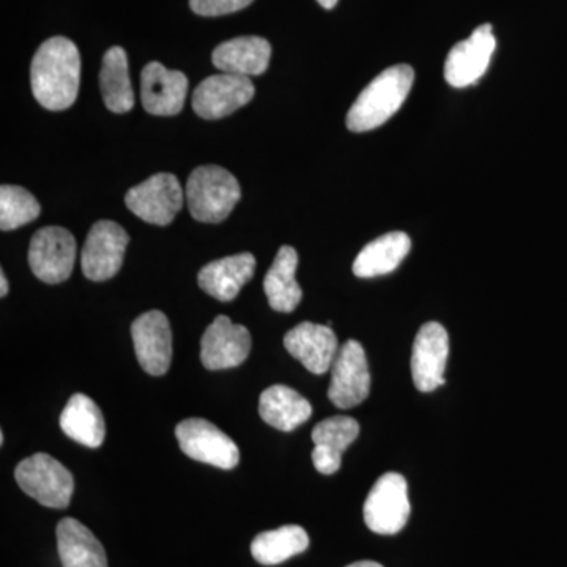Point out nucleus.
Segmentation results:
<instances>
[{
    "label": "nucleus",
    "mask_w": 567,
    "mask_h": 567,
    "mask_svg": "<svg viewBox=\"0 0 567 567\" xmlns=\"http://www.w3.org/2000/svg\"><path fill=\"white\" fill-rule=\"evenodd\" d=\"M81 82V55L65 37H52L35 52L31 65L33 96L50 111L69 110L76 102Z\"/></svg>",
    "instance_id": "1"
},
{
    "label": "nucleus",
    "mask_w": 567,
    "mask_h": 567,
    "mask_svg": "<svg viewBox=\"0 0 567 567\" xmlns=\"http://www.w3.org/2000/svg\"><path fill=\"white\" fill-rule=\"evenodd\" d=\"M415 82L410 65H394L382 71L358 96L347 114V128L365 133L379 128L401 110Z\"/></svg>",
    "instance_id": "2"
},
{
    "label": "nucleus",
    "mask_w": 567,
    "mask_h": 567,
    "mask_svg": "<svg viewBox=\"0 0 567 567\" xmlns=\"http://www.w3.org/2000/svg\"><path fill=\"white\" fill-rule=\"evenodd\" d=\"M185 196L194 219L221 223L240 200V183L224 167L200 166L189 175Z\"/></svg>",
    "instance_id": "3"
},
{
    "label": "nucleus",
    "mask_w": 567,
    "mask_h": 567,
    "mask_svg": "<svg viewBox=\"0 0 567 567\" xmlns=\"http://www.w3.org/2000/svg\"><path fill=\"white\" fill-rule=\"evenodd\" d=\"M14 480L22 492L52 509H65L73 496V475L50 454L37 453L24 458L14 470Z\"/></svg>",
    "instance_id": "4"
},
{
    "label": "nucleus",
    "mask_w": 567,
    "mask_h": 567,
    "mask_svg": "<svg viewBox=\"0 0 567 567\" xmlns=\"http://www.w3.org/2000/svg\"><path fill=\"white\" fill-rule=\"evenodd\" d=\"M412 505L406 480L399 473L380 476L363 507L365 525L377 535H398L409 522Z\"/></svg>",
    "instance_id": "5"
},
{
    "label": "nucleus",
    "mask_w": 567,
    "mask_h": 567,
    "mask_svg": "<svg viewBox=\"0 0 567 567\" xmlns=\"http://www.w3.org/2000/svg\"><path fill=\"white\" fill-rule=\"evenodd\" d=\"M183 454L223 470H233L240 462V450L229 435L203 417H189L175 427Z\"/></svg>",
    "instance_id": "6"
},
{
    "label": "nucleus",
    "mask_w": 567,
    "mask_h": 567,
    "mask_svg": "<svg viewBox=\"0 0 567 567\" xmlns=\"http://www.w3.org/2000/svg\"><path fill=\"white\" fill-rule=\"evenodd\" d=\"M371 393V372L363 346L350 339L339 349L331 365L328 398L338 409L349 410L363 404Z\"/></svg>",
    "instance_id": "7"
},
{
    "label": "nucleus",
    "mask_w": 567,
    "mask_h": 567,
    "mask_svg": "<svg viewBox=\"0 0 567 567\" xmlns=\"http://www.w3.org/2000/svg\"><path fill=\"white\" fill-rule=\"evenodd\" d=\"M125 204L142 221L167 226L182 210L183 188L174 174H155L133 186Z\"/></svg>",
    "instance_id": "8"
},
{
    "label": "nucleus",
    "mask_w": 567,
    "mask_h": 567,
    "mask_svg": "<svg viewBox=\"0 0 567 567\" xmlns=\"http://www.w3.org/2000/svg\"><path fill=\"white\" fill-rule=\"evenodd\" d=\"M76 260V240L63 227L51 226L33 235L29 246V265L40 281H66Z\"/></svg>",
    "instance_id": "9"
},
{
    "label": "nucleus",
    "mask_w": 567,
    "mask_h": 567,
    "mask_svg": "<svg viewBox=\"0 0 567 567\" xmlns=\"http://www.w3.org/2000/svg\"><path fill=\"white\" fill-rule=\"evenodd\" d=\"M128 244V234L117 223L93 224L81 254L85 278L96 282L114 278L122 268Z\"/></svg>",
    "instance_id": "10"
},
{
    "label": "nucleus",
    "mask_w": 567,
    "mask_h": 567,
    "mask_svg": "<svg viewBox=\"0 0 567 567\" xmlns=\"http://www.w3.org/2000/svg\"><path fill=\"white\" fill-rule=\"evenodd\" d=\"M450 357V336L442 323L429 322L417 331L412 352V379L421 393H432L445 385Z\"/></svg>",
    "instance_id": "11"
},
{
    "label": "nucleus",
    "mask_w": 567,
    "mask_h": 567,
    "mask_svg": "<svg viewBox=\"0 0 567 567\" xmlns=\"http://www.w3.org/2000/svg\"><path fill=\"white\" fill-rule=\"evenodd\" d=\"M251 352V334L244 324L218 316L200 339V361L208 371H223L244 364Z\"/></svg>",
    "instance_id": "12"
},
{
    "label": "nucleus",
    "mask_w": 567,
    "mask_h": 567,
    "mask_svg": "<svg viewBox=\"0 0 567 567\" xmlns=\"http://www.w3.org/2000/svg\"><path fill=\"white\" fill-rule=\"evenodd\" d=\"M496 39L491 24H483L447 54L445 80L456 89L476 84L491 65Z\"/></svg>",
    "instance_id": "13"
},
{
    "label": "nucleus",
    "mask_w": 567,
    "mask_h": 567,
    "mask_svg": "<svg viewBox=\"0 0 567 567\" xmlns=\"http://www.w3.org/2000/svg\"><path fill=\"white\" fill-rule=\"evenodd\" d=\"M254 84L249 78L221 73L207 78L193 93V110L207 121L227 117L251 102Z\"/></svg>",
    "instance_id": "14"
},
{
    "label": "nucleus",
    "mask_w": 567,
    "mask_h": 567,
    "mask_svg": "<svg viewBox=\"0 0 567 567\" xmlns=\"http://www.w3.org/2000/svg\"><path fill=\"white\" fill-rule=\"evenodd\" d=\"M137 361L147 374L162 377L173 363V331L162 311H148L132 324Z\"/></svg>",
    "instance_id": "15"
},
{
    "label": "nucleus",
    "mask_w": 567,
    "mask_h": 567,
    "mask_svg": "<svg viewBox=\"0 0 567 567\" xmlns=\"http://www.w3.org/2000/svg\"><path fill=\"white\" fill-rule=\"evenodd\" d=\"M287 352L297 358L309 372L327 374L339 352L338 338L328 324L303 322L284 336Z\"/></svg>",
    "instance_id": "16"
},
{
    "label": "nucleus",
    "mask_w": 567,
    "mask_h": 567,
    "mask_svg": "<svg viewBox=\"0 0 567 567\" xmlns=\"http://www.w3.org/2000/svg\"><path fill=\"white\" fill-rule=\"evenodd\" d=\"M188 80L177 70H167L159 62L145 65L141 74L142 106L153 115H177L185 104Z\"/></svg>",
    "instance_id": "17"
},
{
    "label": "nucleus",
    "mask_w": 567,
    "mask_h": 567,
    "mask_svg": "<svg viewBox=\"0 0 567 567\" xmlns=\"http://www.w3.org/2000/svg\"><path fill=\"white\" fill-rule=\"evenodd\" d=\"M360 435V424L353 417L336 415L327 417L312 429V462L322 475H334L342 464V454Z\"/></svg>",
    "instance_id": "18"
},
{
    "label": "nucleus",
    "mask_w": 567,
    "mask_h": 567,
    "mask_svg": "<svg viewBox=\"0 0 567 567\" xmlns=\"http://www.w3.org/2000/svg\"><path fill=\"white\" fill-rule=\"evenodd\" d=\"M256 271V257L249 252L235 254L205 265L197 275L200 289L223 303H229L251 281Z\"/></svg>",
    "instance_id": "19"
},
{
    "label": "nucleus",
    "mask_w": 567,
    "mask_h": 567,
    "mask_svg": "<svg viewBox=\"0 0 567 567\" xmlns=\"http://www.w3.org/2000/svg\"><path fill=\"white\" fill-rule=\"evenodd\" d=\"M271 44L262 37H238L213 51L212 61L221 73L257 76L270 65Z\"/></svg>",
    "instance_id": "20"
},
{
    "label": "nucleus",
    "mask_w": 567,
    "mask_h": 567,
    "mask_svg": "<svg viewBox=\"0 0 567 567\" xmlns=\"http://www.w3.org/2000/svg\"><path fill=\"white\" fill-rule=\"evenodd\" d=\"M55 536L63 567H110L102 543L76 518H62Z\"/></svg>",
    "instance_id": "21"
},
{
    "label": "nucleus",
    "mask_w": 567,
    "mask_h": 567,
    "mask_svg": "<svg viewBox=\"0 0 567 567\" xmlns=\"http://www.w3.org/2000/svg\"><path fill=\"white\" fill-rule=\"evenodd\" d=\"M297 268V251L292 246H282L276 254L275 262L264 279V290L268 298V305L275 311L289 315L300 305L303 290L295 278Z\"/></svg>",
    "instance_id": "22"
},
{
    "label": "nucleus",
    "mask_w": 567,
    "mask_h": 567,
    "mask_svg": "<svg viewBox=\"0 0 567 567\" xmlns=\"http://www.w3.org/2000/svg\"><path fill=\"white\" fill-rule=\"evenodd\" d=\"M259 415L271 427L292 432L311 417L312 405L292 388L274 385L260 394Z\"/></svg>",
    "instance_id": "23"
},
{
    "label": "nucleus",
    "mask_w": 567,
    "mask_h": 567,
    "mask_svg": "<svg viewBox=\"0 0 567 567\" xmlns=\"http://www.w3.org/2000/svg\"><path fill=\"white\" fill-rule=\"evenodd\" d=\"M410 249H412V240L405 233L382 235L365 245L358 254L353 262V274L364 279L393 274L402 260L409 256Z\"/></svg>",
    "instance_id": "24"
},
{
    "label": "nucleus",
    "mask_w": 567,
    "mask_h": 567,
    "mask_svg": "<svg viewBox=\"0 0 567 567\" xmlns=\"http://www.w3.org/2000/svg\"><path fill=\"white\" fill-rule=\"evenodd\" d=\"M63 434L87 447H100L106 436V424L100 406L89 395H71L61 420Z\"/></svg>",
    "instance_id": "25"
},
{
    "label": "nucleus",
    "mask_w": 567,
    "mask_h": 567,
    "mask_svg": "<svg viewBox=\"0 0 567 567\" xmlns=\"http://www.w3.org/2000/svg\"><path fill=\"white\" fill-rule=\"evenodd\" d=\"M100 89L107 110L126 114L133 110L134 92L130 81L128 58L121 47L111 48L103 58L100 71Z\"/></svg>",
    "instance_id": "26"
},
{
    "label": "nucleus",
    "mask_w": 567,
    "mask_h": 567,
    "mask_svg": "<svg viewBox=\"0 0 567 567\" xmlns=\"http://www.w3.org/2000/svg\"><path fill=\"white\" fill-rule=\"evenodd\" d=\"M308 547L309 536L306 529L298 525H286L254 537L251 554L259 565L276 566L303 554Z\"/></svg>",
    "instance_id": "27"
},
{
    "label": "nucleus",
    "mask_w": 567,
    "mask_h": 567,
    "mask_svg": "<svg viewBox=\"0 0 567 567\" xmlns=\"http://www.w3.org/2000/svg\"><path fill=\"white\" fill-rule=\"evenodd\" d=\"M40 204L21 186L3 185L0 188V229L14 230L35 221L40 216Z\"/></svg>",
    "instance_id": "28"
},
{
    "label": "nucleus",
    "mask_w": 567,
    "mask_h": 567,
    "mask_svg": "<svg viewBox=\"0 0 567 567\" xmlns=\"http://www.w3.org/2000/svg\"><path fill=\"white\" fill-rule=\"evenodd\" d=\"M254 0H189V7L200 17H223L251 6Z\"/></svg>",
    "instance_id": "29"
},
{
    "label": "nucleus",
    "mask_w": 567,
    "mask_h": 567,
    "mask_svg": "<svg viewBox=\"0 0 567 567\" xmlns=\"http://www.w3.org/2000/svg\"><path fill=\"white\" fill-rule=\"evenodd\" d=\"M7 293H9V281H7L6 274H0V297H7Z\"/></svg>",
    "instance_id": "30"
},
{
    "label": "nucleus",
    "mask_w": 567,
    "mask_h": 567,
    "mask_svg": "<svg viewBox=\"0 0 567 567\" xmlns=\"http://www.w3.org/2000/svg\"><path fill=\"white\" fill-rule=\"evenodd\" d=\"M317 2H319L320 6L323 7V9L331 10L334 9L336 6H338L339 0H317Z\"/></svg>",
    "instance_id": "31"
},
{
    "label": "nucleus",
    "mask_w": 567,
    "mask_h": 567,
    "mask_svg": "<svg viewBox=\"0 0 567 567\" xmlns=\"http://www.w3.org/2000/svg\"><path fill=\"white\" fill-rule=\"evenodd\" d=\"M347 567H383V566L379 565V563H375V561H358V563H353V565H350Z\"/></svg>",
    "instance_id": "32"
}]
</instances>
